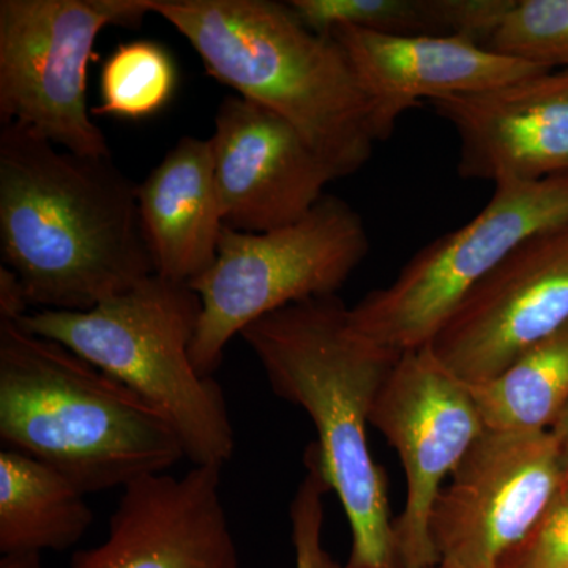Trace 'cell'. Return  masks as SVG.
<instances>
[{"label": "cell", "instance_id": "cell-18", "mask_svg": "<svg viewBox=\"0 0 568 568\" xmlns=\"http://www.w3.org/2000/svg\"><path fill=\"white\" fill-rule=\"evenodd\" d=\"M470 388L489 432H548L568 406V324Z\"/></svg>", "mask_w": 568, "mask_h": 568}, {"label": "cell", "instance_id": "cell-23", "mask_svg": "<svg viewBox=\"0 0 568 568\" xmlns=\"http://www.w3.org/2000/svg\"><path fill=\"white\" fill-rule=\"evenodd\" d=\"M499 568H568V487L529 536L504 556Z\"/></svg>", "mask_w": 568, "mask_h": 568}, {"label": "cell", "instance_id": "cell-17", "mask_svg": "<svg viewBox=\"0 0 568 568\" xmlns=\"http://www.w3.org/2000/svg\"><path fill=\"white\" fill-rule=\"evenodd\" d=\"M77 485L21 452H0V552L63 551L84 537L93 511Z\"/></svg>", "mask_w": 568, "mask_h": 568}, {"label": "cell", "instance_id": "cell-28", "mask_svg": "<svg viewBox=\"0 0 568 568\" xmlns=\"http://www.w3.org/2000/svg\"><path fill=\"white\" fill-rule=\"evenodd\" d=\"M435 568H437V567H435Z\"/></svg>", "mask_w": 568, "mask_h": 568}, {"label": "cell", "instance_id": "cell-11", "mask_svg": "<svg viewBox=\"0 0 568 568\" xmlns=\"http://www.w3.org/2000/svg\"><path fill=\"white\" fill-rule=\"evenodd\" d=\"M568 324V224L523 242L429 343L467 384L499 375Z\"/></svg>", "mask_w": 568, "mask_h": 568}, {"label": "cell", "instance_id": "cell-8", "mask_svg": "<svg viewBox=\"0 0 568 568\" xmlns=\"http://www.w3.org/2000/svg\"><path fill=\"white\" fill-rule=\"evenodd\" d=\"M148 0H2L0 123L82 156H110L89 114L88 65L103 29L138 28Z\"/></svg>", "mask_w": 568, "mask_h": 568}, {"label": "cell", "instance_id": "cell-19", "mask_svg": "<svg viewBox=\"0 0 568 568\" xmlns=\"http://www.w3.org/2000/svg\"><path fill=\"white\" fill-rule=\"evenodd\" d=\"M179 71L173 55L151 40H133L111 52L100 77L102 103L93 115L142 121L173 100Z\"/></svg>", "mask_w": 568, "mask_h": 568}, {"label": "cell", "instance_id": "cell-4", "mask_svg": "<svg viewBox=\"0 0 568 568\" xmlns=\"http://www.w3.org/2000/svg\"><path fill=\"white\" fill-rule=\"evenodd\" d=\"M178 29L213 80L284 119L336 178L357 173L377 142L345 51L274 0H148Z\"/></svg>", "mask_w": 568, "mask_h": 568}, {"label": "cell", "instance_id": "cell-7", "mask_svg": "<svg viewBox=\"0 0 568 568\" xmlns=\"http://www.w3.org/2000/svg\"><path fill=\"white\" fill-rule=\"evenodd\" d=\"M568 224V174L495 185L470 222L424 246L394 282L351 308L361 334L403 354L433 342L455 310L523 242Z\"/></svg>", "mask_w": 568, "mask_h": 568}, {"label": "cell", "instance_id": "cell-9", "mask_svg": "<svg viewBox=\"0 0 568 568\" xmlns=\"http://www.w3.org/2000/svg\"><path fill=\"white\" fill-rule=\"evenodd\" d=\"M566 487L548 432H487L467 452L433 507L437 568H499Z\"/></svg>", "mask_w": 568, "mask_h": 568}, {"label": "cell", "instance_id": "cell-22", "mask_svg": "<svg viewBox=\"0 0 568 568\" xmlns=\"http://www.w3.org/2000/svg\"><path fill=\"white\" fill-rule=\"evenodd\" d=\"M304 462L306 476L290 508L295 568H346L324 547V497L331 491V485L324 476L316 443L306 448Z\"/></svg>", "mask_w": 568, "mask_h": 568}, {"label": "cell", "instance_id": "cell-14", "mask_svg": "<svg viewBox=\"0 0 568 568\" xmlns=\"http://www.w3.org/2000/svg\"><path fill=\"white\" fill-rule=\"evenodd\" d=\"M429 103L457 133L462 178L497 185L568 174V69Z\"/></svg>", "mask_w": 568, "mask_h": 568}, {"label": "cell", "instance_id": "cell-25", "mask_svg": "<svg viewBox=\"0 0 568 568\" xmlns=\"http://www.w3.org/2000/svg\"><path fill=\"white\" fill-rule=\"evenodd\" d=\"M28 313L29 304L22 293L20 280L13 271L2 265L0 268V317L17 321Z\"/></svg>", "mask_w": 568, "mask_h": 568}, {"label": "cell", "instance_id": "cell-20", "mask_svg": "<svg viewBox=\"0 0 568 568\" xmlns=\"http://www.w3.org/2000/svg\"><path fill=\"white\" fill-rule=\"evenodd\" d=\"M302 24L321 36L338 28L386 36H437L429 0H291Z\"/></svg>", "mask_w": 568, "mask_h": 568}, {"label": "cell", "instance_id": "cell-26", "mask_svg": "<svg viewBox=\"0 0 568 568\" xmlns=\"http://www.w3.org/2000/svg\"><path fill=\"white\" fill-rule=\"evenodd\" d=\"M551 432L558 439L560 454H562L564 469H566V487H568V406L564 410L562 416L552 426Z\"/></svg>", "mask_w": 568, "mask_h": 568}, {"label": "cell", "instance_id": "cell-15", "mask_svg": "<svg viewBox=\"0 0 568 568\" xmlns=\"http://www.w3.org/2000/svg\"><path fill=\"white\" fill-rule=\"evenodd\" d=\"M331 36L361 82L377 141L424 100L506 88L548 69L446 36H386L338 28Z\"/></svg>", "mask_w": 568, "mask_h": 568}, {"label": "cell", "instance_id": "cell-24", "mask_svg": "<svg viewBox=\"0 0 568 568\" xmlns=\"http://www.w3.org/2000/svg\"><path fill=\"white\" fill-rule=\"evenodd\" d=\"M517 0H429L437 36L487 48Z\"/></svg>", "mask_w": 568, "mask_h": 568}, {"label": "cell", "instance_id": "cell-12", "mask_svg": "<svg viewBox=\"0 0 568 568\" xmlns=\"http://www.w3.org/2000/svg\"><path fill=\"white\" fill-rule=\"evenodd\" d=\"M211 142L224 226L234 231L297 223L338 179L291 123L239 95L220 104Z\"/></svg>", "mask_w": 568, "mask_h": 568}, {"label": "cell", "instance_id": "cell-1", "mask_svg": "<svg viewBox=\"0 0 568 568\" xmlns=\"http://www.w3.org/2000/svg\"><path fill=\"white\" fill-rule=\"evenodd\" d=\"M0 245L29 306L85 312L155 274L138 183L0 123Z\"/></svg>", "mask_w": 568, "mask_h": 568}, {"label": "cell", "instance_id": "cell-27", "mask_svg": "<svg viewBox=\"0 0 568 568\" xmlns=\"http://www.w3.org/2000/svg\"><path fill=\"white\" fill-rule=\"evenodd\" d=\"M0 568H43L40 555H9L0 560Z\"/></svg>", "mask_w": 568, "mask_h": 568}, {"label": "cell", "instance_id": "cell-10", "mask_svg": "<svg viewBox=\"0 0 568 568\" xmlns=\"http://www.w3.org/2000/svg\"><path fill=\"white\" fill-rule=\"evenodd\" d=\"M369 425L386 436L405 469V508L394 519L398 567L435 568L433 507L446 478L487 432L473 388L432 346L407 351L377 392Z\"/></svg>", "mask_w": 568, "mask_h": 568}, {"label": "cell", "instance_id": "cell-16", "mask_svg": "<svg viewBox=\"0 0 568 568\" xmlns=\"http://www.w3.org/2000/svg\"><path fill=\"white\" fill-rule=\"evenodd\" d=\"M155 274L190 284L216 260L224 230L211 138L183 136L138 183Z\"/></svg>", "mask_w": 568, "mask_h": 568}, {"label": "cell", "instance_id": "cell-5", "mask_svg": "<svg viewBox=\"0 0 568 568\" xmlns=\"http://www.w3.org/2000/svg\"><path fill=\"white\" fill-rule=\"evenodd\" d=\"M201 308L190 284L153 274L85 312L37 310L17 323L65 346L155 407L193 466L223 467L235 450L234 428L222 387L193 365Z\"/></svg>", "mask_w": 568, "mask_h": 568}, {"label": "cell", "instance_id": "cell-6", "mask_svg": "<svg viewBox=\"0 0 568 568\" xmlns=\"http://www.w3.org/2000/svg\"><path fill=\"white\" fill-rule=\"evenodd\" d=\"M368 250L364 220L332 194L297 223L267 233L224 226L215 263L190 283L203 306L192 345L194 368L212 377L227 343L254 321L335 295Z\"/></svg>", "mask_w": 568, "mask_h": 568}, {"label": "cell", "instance_id": "cell-3", "mask_svg": "<svg viewBox=\"0 0 568 568\" xmlns=\"http://www.w3.org/2000/svg\"><path fill=\"white\" fill-rule=\"evenodd\" d=\"M0 440L85 495L125 488L185 458L148 402L65 346L0 317Z\"/></svg>", "mask_w": 568, "mask_h": 568}, {"label": "cell", "instance_id": "cell-13", "mask_svg": "<svg viewBox=\"0 0 568 568\" xmlns=\"http://www.w3.org/2000/svg\"><path fill=\"white\" fill-rule=\"evenodd\" d=\"M220 484L216 466L138 478L122 489L106 540L69 568H241Z\"/></svg>", "mask_w": 568, "mask_h": 568}, {"label": "cell", "instance_id": "cell-21", "mask_svg": "<svg viewBox=\"0 0 568 568\" xmlns=\"http://www.w3.org/2000/svg\"><path fill=\"white\" fill-rule=\"evenodd\" d=\"M488 50L548 70L568 69V0H517Z\"/></svg>", "mask_w": 568, "mask_h": 568}, {"label": "cell", "instance_id": "cell-2", "mask_svg": "<svg viewBox=\"0 0 568 568\" xmlns=\"http://www.w3.org/2000/svg\"><path fill=\"white\" fill-rule=\"evenodd\" d=\"M241 336L274 394L315 425L324 476L353 534L346 568H399L387 478L369 452L366 426L402 354L361 334L336 294L276 310Z\"/></svg>", "mask_w": 568, "mask_h": 568}]
</instances>
